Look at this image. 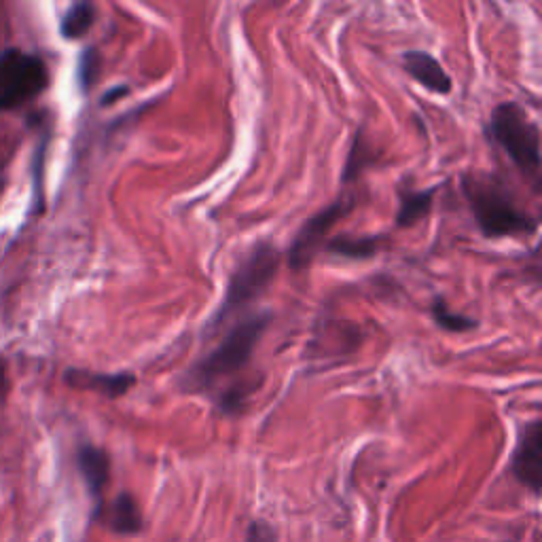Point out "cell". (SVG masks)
<instances>
[{"label": "cell", "instance_id": "cell-1", "mask_svg": "<svg viewBox=\"0 0 542 542\" xmlns=\"http://www.w3.org/2000/svg\"><path fill=\"white\" fill-rule=\"evenodd\" d=\"M271 312H252L231 324V329L216 346L197 358L180 375V390L187 394H206L214 399L221 384L242 375L255 360V350L271 324Z\"/></svg>", "mask_w": 542, "mask_h": 542}, {"label": "cell", "instance_id": "cell-2", "mask_svg": "<svg viewBox=\"0 0 542 542\" xmlns=\"http://www.w3.org/2000/svg\"><path fill=\"white\" fill-rule=\"evenodd\" d=\"M460 185L475 223L487 240L536 236L538 216L519 204L507 180L492 172L471 170L462 174Z\"/></svg>", "mask_w": 542, "mask_h": 542}, {"label": "cell", "instance_id": "cell-3", "mask_svg": "<svg viewBox=\"0 0 542 542\" xmlns=\"http://www.w3.org/2000/svg\"><path fill=\"white\" fill-rule=\"evenodd\" d=\"M280 250L269 240H261L252 246L246 255L238 261V267L227 282V291L223 301L216 307L204 327V337H212L219 333L225 324L236 322L250 305H255L271 286L280 267Z\"/></svg>", "mask_w": 542, "mask_h": 542}, {"label": "cell", "instance_id": "cell-4", "mask_svg": "<svg viewBox=\"0 0 542 542\" xmlns=\"http://www.w3.org/2000/svg\"><path fill=\"white\" fill-rule=\"evenodd\" d=\"M487 138L507 155L513 166L540 191V128L530 113L517 102H500L485 125Z\"/></svg>", "mask_w": 542, "mask_h": 542}, {"label": "cell", "instance_id": "cell-5", "mask_svg": "<svg viewBox=\"0 0 542 542\" xmlns=\"http://www.w3.org/2000/svg\"><path fill=\"white\" fill-rule=\"evenodd\" d=\"M49 87V68L43 58L24 49L0 51V113L39 98Z\"/></svg>", "mask_w": 542, "mask_h": 542}, {"label": "cell", "instance_id": "cell-6", "mask_svg": "<svg viewBox=\"0 0 542 542\" xmlns=\"http://www.w3.org/2000/svg\"><path fill=\"white\" fill-rule=\"evenodd\" d=\"M356 208V197L350 193H341L339 197L327 206L318 210L307 219L301 229L297 231V236L293 238L291 246L286 250V263L291 267L295 274H301V271H307L316 261V257L322 252L324 244H327L329 233L333 227L348 216Z\"/></svg>", "mask_w": 542, "mask_h": 542}, {"label": "cell", "instance_id": "cell-7", "mask_svg": "<svg viewBox=\"0 0 542 542\" xmlns=\"http://www.w3.org/2000/svg\"><path fill=\"white\" fill-rule=\"evenodd\" d=\"M513 477L534 496L542 490V422L536 418L521 428L511 458Z\"/></svg>", "mask_w": 542, "mask_h": 542}, {"label": "cell", "instance_id": "cell-8", "mask_svg": "<svg viewBox=\"0 0 542 542\" xmlns=\"http://www.w3.org/2000/svg\"><path fill=\"white\" fill-rule=\"evenodd\" d=\"M403 68L407 75L418 81L428 92L437 96H449L451 89H454V81L447 75L443 64L430 56L428 51L422 49H411L403 53Z\"/></svg>", "mask_w": 542, "mask_h": 542}, {"label": "cell", "instance_id": "cell-9", "mask_svg": "<svg viewBox=\"0 0 542 542\" xmlns=\"http://www.w3.org/2000/svg\"><path fill=\"white\" fill-rule=\"evenodd\" d=\"M77 468L85 481L89 496L96 502L94 513H98L102 507V496L108 485V479H111V458H108L102 447L83 443L77 449Z\"/></svg>", "mask_w": 542, "mask_h": 542}, {"label": "cell", "instance_id": "cell-10", "mask_svg": "<svg viewBox=\"0 0 542 542\" xmlns=\"http://www.w3.org/2000/svg\"><path fill=\"white\" fill-rule=\"evenodd\" d=\"M66 384L87 390L98 392L106 399H121L136 386V375L132 373H94V371H81V369H68L66 371Z\"/></svg>", "mask_w": 542, "mask_h": 542}, {"label": "cell", "instance_id": "cell-11", "mask_svg": "<svg viewBox=\"0 0 542 542\" xmlns=\"http://www.w3.org/2000/svg\"><path fill=\"white\" fill-rule=\"evenodd\" d=\"M94 517L102 519L106 528L119 536H136L142 532V513L130 492H121L108 507L94 513Z\"/></svg>", "mask_w": 542, "mask_h": 542}, {"label": "cell", "instance_id": "cell-12", "mask_svg": "<svg viewBox=\"0 0 542 542\" xmlns=\"http://www.w3.org/2000/svg\"><path fill=\"white\" fill-rule=\"evenodd\" d=\"M439 187L428 189H413L411 185H403L399 189V210H396V227H415L418 223L426 221L432 204H435V195Z\"/></svg>", "mask_w": 542, "mask_h": 542}, {"label": "cell", "instance_id": "cell-13", "mask_svg": "<svg viewBox=\"0 0 542 542\" xmlns=\"http://www.w3.org/2000/svg\"><path fill=\"white\" fill-rule=\"evenodd\" d=\"M382 242H384L382 236H356V238L335 236V238L327 240L324 248H327V252H331L333 257H339V259L369 261L377 255Z\"/></svg>", "mask_w": 542, "mask_h": 542}, {"label": "cell", "instance_id": "cell-14", "mask_svg": "<svg viewBox=\"0 0 542 542\" xmlns=\"http://www.w3.org/2000/svg\"><path fill=\"white\" fill-rule=\"evenodd\" d=\"M98 7L94 3H75L66 9L60 20V34L66 41H79L96 24Z\"/></svg>", "mask_w": 542, "mask_h": 542}, {"label": "cell", "instance_id": "cell-15", "mask_svg": "<svg viewBox=\"0 0 542 542\" xmlns=\"http://www.w3.org/2000/svg\"><path fill=\"white\" fill-rule=\"evenodd\" d=\"M373 161H375L373 147L369 144L367 136L363 134V130H360L352 138V147L346 159V166H343V172H341V185L348 187L350 183H356L360 174L365 172V168L373 166Z\"/></svg>", "mask_w": 542, "mask_h": 542}, {"label": "cell", "instance_id": "cell-16", "mask_svg": "<svg viewBox=\"0 0 542 542\" xmlns=\"http://www.w3.org/2000/svg\"><path fill=\"white\" fill-rule=\"evenodd\" d=\"M430 316L437 322V327H441L447 333H468L479 327V322L475 318L451 310L443 297H437L435 301H432Z\"/></svg>", "mask_w": 542, "mask_h": 542}, {"label": "cell", "instance_id": "cell-17", "mask_svg": "<svg viewBox=\"0 0 542 542\" xmlns=\"http://www.w3.org/2000/svg\"><path fill=\"white\" fill-rule=\"evenodd\" d=\"M100 66H102V60H100L98 49H94V47L83 49L79 64H77V81H79V87H81L83 94H87L89 89L94 87V83L98 81Z\"/></svg>", "mask_w": 542, "mask_h": 542}, {"label": "cell", "instance_id": "cell-18", "mask_svg": "<svg viewBox=\"0 0 542 542\" xmlns=\"http://www.w3.org/2000/svg\"><path fill=\"white\" fill-rule=\"evenodd\" d=\"M246 542H276V534L267 521H252Z\"/></svg>", "mask_w": 542, "mask_h": 542}, {"label": "cell", "instance_id": "cell-19", "mask_svg": "<svg viewBox=\"0 0 542 542\" xmlns=\"http://www.w3.org/2000/svg\"><path fill=\"white\" fill-rule=\"evenodd\" d=\"M7 396H9V367L7 360L0 356V411H3L7 403Z\"/></svg>", "mask_w": 542, "mask_h": 542}, {"label": "cell", "instance_id": "cell-20", "mask_svg": "<svg viewBox=\"0 0 542 542\" xmlns=\"http://www.w3.org/2000/svg\"><path fill=\"white\" fill-rule=\"evenodd\" d=\"M128 94H130V89L125 87V85H121V87H113V89H108V92L102 96V104H104V106H108V104H115L119 98L128 96Z\"/></svg>", "mask_w": 542, "mask_h": 542}, {"label": "cell", "instance_id": "cell-21", "mask_svg": "<svg viewBox=\"0 0 542 542\" xmlns=\"http://www.w3.org/2000/svg\"><path fill=\"white\" fill-rule=\"evenodd\" d=\"M5 183H7L5 170H3V166H0V195H3V191H5Z\"/></svg>", "mask_w": 542, "mask_h": 542}]
</instances>
